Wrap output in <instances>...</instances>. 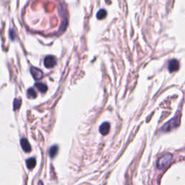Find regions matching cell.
<instances>
[{"label": "cell", "mask_w": 185, "mask_h": 185, "mask_svg": "<svg viewBox=\"0 0 185 185\" xmlns=\"http://www.w3.org/2000/svg\"><path fill=\"white\" fill-rule=\"evenodd\" d=\"M58 152V146L54 145L50 147L49 149V156L51 158H54Z\"/></svg>", "instance_id": "8fae6325"}, {"label": "cell", "mask_w": 185, "mask_h": 185, "mask_svg": "<svg viewBox=\"0 0 185 185\" xmlns=\"http://www.w3.org/2000/svg\"><path fill=\"white\" fill-rule=\"evenodd\" d=\"M44 66L47 68L54 67L57 64V59L54 56H47L44 58Z\"/></svg>", "instance_id": "3957f363"}, {"label": "cell", "mask_w": 185, "mask_h": 185, "mask_svg": "<svg viewBox=\"0 0 185 185\" xmlns=\"http://www.w3.org/2000/svg\"><path fill=\"white\" fill-rule=\"evenodd\" d=\"M100 133L103 135H107L110 131V124L109 122H104L100 126Z\"/></svg>", "instance_id": "8992f818"}, {"label": "cell", "mask_w": 185, "mask_h": 185, "mask_svg": "<svg viewBox=\"0 0 185 185\" xmlns=\"http://www.w3.org/2000/svg\"><path fill=\"white\" fill-rule=\"evenodd\" d=\"M9 34H10V39L12 40V41H14V40L15 39V37H16L15 31H14L13 30H10V31Z\"/></svg>", "instance_id": "5bb4252c"}, {"label": "cell", "mask_w": 185, "mask_h": 185, "mask_svg": "<svg viewBox=\"0 0 185 185\" xmlns=\"http://www.w3.org/2000/svg\"><path fill=\"white\" fill-rule=\"evenodd\" d=\"M20 145L23 150L25 153H29V152H31V145H30L29 142H28L25 138L21 139Z\"/></svg>", "instance_id": "5b68a950"}, {"label": "cell", "mask_w": 185, "mask_h": 185, "mask_svg": "<svg viewBox=\"0 0 185 185\" xmlns=\"http://www.w3.org/2000/svg\"><path fill=\"white\" fill-rule=\"evenodd\" d=\"M106 15H107L106 10H105L104 9H101L97 12L96 17L98 20H103L106 17Z\"/></svg>", "instance_id": "30bf717a"}, {"label": "cell", "mask_w": 185, "mask_h": 185, "mask_svg": "<svg viewBox=\"0 0 185 185\" xmlns=\"http://www.w3.org/2000/svg\"><path fill=\"white\" fill-rule=\"evenodd\" d=\"M173 161V156L168 153L163 155L157 161V167L159 169H165L169 167Z\"/></svg>", "instance_id": "6da1fadb"}, {"label": "cell", "mask_w": 185, "mask_h": 185, "mask_svg": "<svg viewBox=\"0 0 185 185\" xmlns=\"http://www.w3.org/2000/svg\"><path fill=\"white\" fill-rule=\"evenodd\" d=\"M36 165V160L34 158H31L26 160V166L29 169H33Z\"/></svg>", "instance_id": "ba28073f"}, {"label": "cell", "mask_w": 185, "mask_h": 185, "mask_svg": "<svg viewBox=\"0 0 185 185\" xmlns=\"http://www.w3.org/2000/svg\"><path fill=\"white\" fill-rule=\"evenodd\" d=\"M27 95H28V97L30 98H34L36 97L37 94L36 92L35 91V90H33V88L28 89V92H27Z\"/></svg>", "instance_id": "7c38bea8"}, {"label": "cell", "mask_w": 185, "mask_h": 185, "mask_svg": "<svg viewBox=\"0 0 185 185\" xmlns=\"http://www.w3.org/2000/svg\"><path fill=\"white\" fill-rule=\"evenodd\" d=\"M13 106H14V110L18 109H19L21 106V100L18 99V98L15 99V101H14V105Z\"/></svg>", "instance_id": "4fadbf2b"}, {"label": "cell", "mask_w": 185, "mask_h": 185, "mask_svg": "<svg viewBox=\"0 0 185 185\" xmlns=\"http://www.w3.org/2000/svg\"><path fill=\"white\" fill-rule=\"evenodd\" d=\"M179 123H180V117L177 116L175 117L174 118H173L172 119H171L170 121L168 122L166 124H165L162 127L161 130L163 132H169L171 130H173L176 127H177L179 126Z\"/></svg>", "instance_id": "7a4b0ae2"}, {"label": "cell", "mask_w": 185, "mask_h": 185, "mask_svg": "<svg viewBox=\"0 0 185 185\" xmlns=\"http://www.w3.org/2000/svg\"><path fill=\"white\" fill-rule=\"evenodd\" d=\"M35 87H36V88L38 89L40 92L43 93V94L46 93L47 90V88H48V87H47L46 85L44 84V83H35Z\"/></svg>", "instance_id": "9c48e42d"}, {"label": "cell", "mask_w": 185, "mask_h": 185, "mask_svg": "<svg viewBox=\"0 0 185 185\" xmlns=\"http://www.w3.org/2000/svg\"><path fill=\"white\" fill-rule=\"evenodd\" d=\"M179 67V61L176 59H173L171 61H169V70L171 72H173L176 71L178 70Z\"/></svg>", "instance_id": "52a82bcc"}, {"label": "cell", "mask_w": 185, "mask_h": 185, "mask_svg": "<svg viewBox=\"0 0 185 185\" xmlns=\"http://www.w3.org/2000/svg\"><path fill=\"white\" fill-rule=\"evenodd\" d=\"M30 70H31V73L33 77V78H35L36 80H41L43 77V76H44L42 71L40 69L37 68V67H31Z\"/></svg>", "instance_id": "277c9868"}]
</instances>
